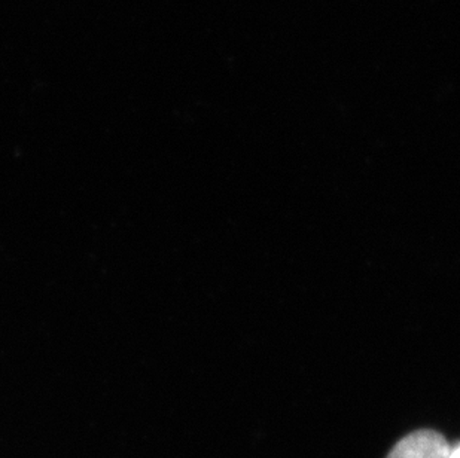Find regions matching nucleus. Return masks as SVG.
<instances>
[{"mask_svg":"<svg viewBox=\"0 0 460 458\" xmlns=\"http://www.w3.org/2000/svg\"><path fill=\"white\" fill-rule=\"evenodd\" d=\"M450 445L441 433L417 430L401 439L387 458H448Z\"/></svg>","mask_w":460,"mask_h":458,"instance_id":"obj_1","label":"nucleus"},{"mask_svg":"<svg viewBox=\"0 0 460 458\" xmlns=\"http://www.w3.org/2000/svg\"><path fill=\"white\" fill-rule=\"evenodd\" d=\"M448 458H460V445H457L456 448H453V450H450V454H448Z\"/></svg>","mask_w":460,"mask_h":458,"instance_id":"obj_2","label":"nucleus"}]
</instances>
